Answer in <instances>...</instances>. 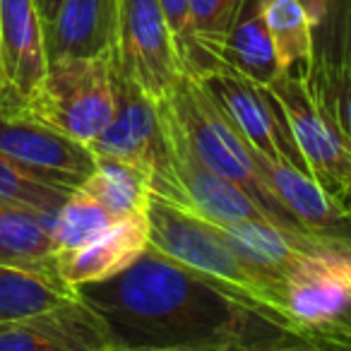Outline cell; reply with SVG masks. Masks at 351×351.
<instances>
[{
	"mask_svg": "<svg viewBox=\"0 0 351 351\" xmlns=\"http://www.w3.org/2000/svg\"><path fill=\"white\" fill-rule=\"evenodd\" d=\"M253 159L279 205L311 236L351 248V202L332 195L308 171L287 159H272L253 149Z\"/></svg>",
	"mask_w": 351,
	"mask_h": 351,
	"instance_id": "obj_12",
	"label": "cell"
},
{
	"mask_svg": "<svg viewBox=\"0 0 351 351\" xmlns=\"http://www.w3.org/2000/svg\"><path fill=\"white\" fill-rule=\"evenodd\" d=\"M149 245V221L145 215L125 217L108 226L99 239L77 250L58 253V274L68 289L104 282L130 267Z\"/></svg>",
	"mask_w": 351,
	"mask_h": 351,
	"instance_id": "obj_15",
	"label": "cell"
},
{
	"mask_svg": "<svg viewBox=\"0 0 351 351\" xmlns=\"http://www.w3.org/2000/svg\"><path fill=\"white\" fill-rule=\"evenodd\" d=\"M221 63L239 70L260 87H267L279 73L282 63L274 51L272 36L265 25L260 0H245L241 12L236 15L231 29L226 32L224 44L219 49Z\"/></svg>",
	"mask_w": 351,
	"mask_h": 351,
	"instance_id": "obj_18",
	"label": "cell"
},
{
	"mask_svg": "<svg viewBox=\"0 0 351 351\" xmlns=\"http://www.w3.org/2000/svg\"><path fill=\"white\" fill-rule=\"evenodd\" d=\"M260 10L282 68L308 77L313 63V29L301 0H260Z\"/></svg>",
	"mask_w": 351,
	"mask_h": 351,
	"instance_id": "obj_21",
	"label": "cell"
},
{
	"mask_svg": "<svg viewBox=\"0 0 351 351\" xmlns=\"http://www.w3.org/2000/svg\"><path fill=\"white\" fill-rule=\"evenodd\" d=\"M73 296L39 274L0 265V322H12Z\"/></svg>",
	"mask_w": 351,
	"mask_h": 351,
	"instance_id": "obj_24",
	"label": "cell"
},
{
	"mask_svg": "<svg viewBox=\"0 0 351 351\" xmlns=\"http://www.w3.org/2000/svg\"><path fill=\"white\" fill-rule=\"evenodd\" d=\"M53 219L56 215H46L20 202L0 200V265L27 269L63 291L75 293L58 274Z\"/></svg>",
	"mask_w": 351,
	"mask_h": 351,
	"instance_id": "obj_16",
	"label": "cell"
},
{
	"mask_svg": "<svg viewBox=\"0 0 351 351\" xmlns=\"http://www.w3.org/2000/svg\"><path fill=\"white\" fill-rule=\"evenodd\" d=\"M282 106L308 173L332 195L351 202V140L311 92L306 77L282 70L267 84Z\"/></svg>",
	"mask_w": 351,
	"mask_h": 351,
	"instance_id": "obj_7",
	"label": "cell"
},
{
	"mask_svg": "<svg viewBox=\"0 0 351 351\" xmlns=\"http://www.w3.org/2000/svg\"><path fill=\"white\" fill-rule=\"evenodd\" d=\"M161 8L166 12V20L178 44V53L183 56L188 46V25H191V0H161Z\"/></svg>",
	"mask_w": 351,
	"mask_h": 351,
	"instance_id": "obj_27",
	"label": "cell"
},
{
	"mask_svg": "<svg viewBox=\"0 0 351 351\" xmlns=\"http://www.w3.org/2000/svg\"><path fill=\"white\" fill-rule=\"evenodd\" d=\"M80 188L101 202L116 219L145 215L154 195L152 178L145 171L108 156H97V169Z\"/></svg>",
	"mask_w": 351,
	"mask_h": 351,
	"instance_id": "obj_19",
	"label": "cell"
},
{
	"mask_svg": "<svg viewBox=\"0 0 351 351\" xmlns=\"http://www.w3.org/2000/svg\"><path fill=\"white\" fill-rule=\"evenodd\" d=\"M49 70L36 0H0V104L25 106Z\"/></svg>",
	"mask_w": 351,
	"mask_h": 351,
	"instance_id": "obj_13",
	"label": "cell"
},
{
	"mask_svg": "<svg viewBox=\"0 0 351 351\" xmlns=\"http://www.w3.org/2000/svg\"><path fill=\"white\" fill-rule=\"evenodd\" d=\"M116 221L118 219L101 202L94 200L82 188H75L73 195L63 202V207L56 212L53 219V236L58 253H68V250H77L92 243Z\"/></svg>",
	"mask_w": 351,
	"mask_h": 351,
	"instance_id": "obj_23",
	"label": "cell"
},
{
	"mask_svg": "<svg viewBox=\"0 0 351 351\" xmlns=\"http://www.w3.org/2000/svg\"><path fill=\"white\" fill-rule=\"evenodd\" d=\"M116 108L108 125L89 142L94 156L121 159L142 169L152 178L154 195L188 210L183 188L173 171L169 125L159 101L147 97L130 77L116 68Z\"/></svg>",
	"mask_w": 351,
	"mask_h": 351,
	"instance_id": "obj_6",
	"label": "cell"
},
{
	"mask_svg": "<svg viewBox=\"0 0 351 351\" xmlns=\"http://www.w3.org/2000/svg\"><path fill=\"white\" fill-rule=\"evenodd\" d=\"M121 0H60L58 12L46 25V56H99L113 51Z\"/></svg>",
	"mask_w": 351,
	"mask_h": 351,
	"instance_id": "obj_17",
	"label": "cell"
},
{
	"mask_svg": "<svg viewBox=\"0 0 351 351\" xmlns=\"http://www.w3.org/2000/svg\"><path fill=\"white\" fill-rule=\"evenodd\" d=\"M161 101L166 104L176 125L181 128L186 142L202 164H207L212 171L243 188L272 224L282 226V229L303 231L267 188L253 159V147L236 130L234 123L219 111V106L207 97L205 89L197 84L193 75L183 73L181 80L176 82L173 92Z\"/></svg>",
	"mask_w": 351,
	"mask_h": 351,
	"instance_id": "obj_3",
	"label": "cell"
},
{
	"mask_svg": "<svg viewBox=\"0 0 351 351\" xmlns=\"http://www.w3.org/2000/svg\"><path fill=\"white\" fill-rule=\"evenodd\" d=\"M75 293L106 322L116 351L311 349L287 320L231 296L154 245L123 272Z\"/></svg>",
	"mask_w": 351,
	"mask_h": 351,
	"instance_id": "obj_1",
	"label": "cell"
},
{
	"mask_svg": "<svg viewBox=\"0 0 351 351\" xmlns=\"http://www.w3.org/2000/svg\"><path fill=\"white\" fill-rule=\"evenodd\" d=\"M195 80L255 152L272 159H287L306 171L282 106L267 87L255 84L226 63L197 75Z\"/></svg>",
	"mask_w": 351,
	"mask_h": 351,
	"instance_id": "obj_9",
	"label": "cell"
},
{
	"mask_svg": "<svg viewBox=\"0 0 351 351\" xmlns=\"http://www.w3.org/2000/svg\"><path fill=\"white\" fill-rule=\"evenodd\" d=\"M325 108L335 116V121L351 140V0H346L341 12L339 49L332 68Z\"/></svg>",
	"mask_w": 351,
	"mask_h": 351,
	"instance_id": "obj_26",
	"label": "cell"
},
{
	"mask_svg": "<svg viewBox=\"0 0 351 351\" xmlns=\"http://www.w3.org/2000/svg\"><path fill=\"white\" fill-rule=\"evenodd\" d=\"M73 191L75 188L44 181L36 173L0 154V200L20 202L46 215H56L63 207V202L73 195Z\"/></svg>",
	"mask_w": 351,
	"mask_h": 351,
	"instance_id": "obj_25",
	"label": "cell"
},
{
	"mask_svg": "<svg viewBox=\"0 0 351 351\" xmlns=\"http://www.w3.org/2000/svg\"><path fill=\"white\" fill-rule=\"evenodd\" d=\"M284 317L311 349H351V248L303 255L284 274Z\"/></svg>",
	"mask_w": 351,
	"mask_h": 351,
	"instance_id": "obj_5",
	"label": "cell"
},
{
	"mask_svg": "<svg viewBox=\"0 0 351 351\" xmlns=\"http://www.w3.org/2000/svg\"><path fill=\"white\" fill-rule=\"evenodd\" d=\"M0 351H116L97 311L77 293L12 322H0Z\"/></svg>",
	"mask_w": 351,
	"mask_h": 351,
	"instance_id": "obj_11",
	"label": "cell"
},
{
	"mask_svg": "<svg viewBox=\"0 0 351 351\" xmlns=\"http://www.w3.org/2000/svg\"><path fill=\"white\" fill-rule=\"evenodd\" d=\"M0 154L65 188H80L97 169V156L84 142L41 123L22 106L8 104H0Z\"/></svg>",
	"mask_w": 351,
	"mask_h": 351,
	"instance_id": "obj_10",
	"label": "cell"
},
{
	"mask_svg": "<svg viewBox=\"0 0 351 351\" xmlns=\"http://www.w3.org/2000/svg\"><path fill=\"white\" fill-rule=\"evenodd\" d=\"M113 60L154 101L173 92L186 70L161 0H121Z\"/></svg>",
	"mask_w": 351,
	"mask_h": 351,
	"instance_id": "obj_8",
	"label": "cell"
},
{
	"mask_svg": "<svg viewBox=\"0 0 351 351\" xmlns=\"http://www.w3.org/2000/svg\"><path fill=\"white\" fill-rule=\"evenodd\" d=\"M58 5H60V0H36V8H39V12H41L44 27L56 17V12H58Z\"/></svg>",
	"mask_w": 351,
	"mask_h": 351,
	"instance_id": "obj_28",
	"label": "cell"
},
{
	"mask_svg": "<svg viewBox=\"0 0 351 351\" xmlns=\"http://www.w3.org/2000/svg\"><path fill=\"white\" fill-rule=\"evenodd\" d=\"M147 221L149 245H154L159 253L191 267L195 274L215 282L248 306L287 320L284 282L250 265L221 226L159 195H152Z\"/></svg>",
	"mask_w": 351,
	"mask_h": 351,
	"instance_id": "obj_2",
	"label": "cell"
},
{
	"mask_svg": "<svg viewBox=\"0 0 351 351\" xmlns=\"http://www.w3.org/2000/svg\"><path fill=\"white\" fill-rule=\"evenodd\" d=\"M245 0H191L188 46L181 56L183 70L193 77L221 65L219 49Z\"/></svg>",
	"mask_w": 351,
	"mask_h": 351,
	"instance_id": "obj_20",
	"label": "cell"
},
{
	"mask_svg": "<svg viewBox=\"0 0 351 351\" xmlns=\"http://www.w3.org/2000/svg\"><path fill=\"white\" fill-rule=\"evenodd\" d=\"M113 51L51 60L46 77L25 111L77 142H89L108 125L116 108Z\"/></svg>",
	"mask_w": 351,
	"mask_h": 351,
	"instance_id": "obj_4",
	"label": "cell"
},
{
	"mask_svg": "<svg viewBox=\"0 0 351 351\" xmlns=\"http://www.w3.org/2000/svg\"><path fill=\"white\" fill-rule=\"evenodd\" d=\"M346 0H301L303 10L313 29V63L308 70V87L315 94L317 104L325 106L330 89L332 68L339 49V27Z\"/></svg>",
	"mask_w": 351,
	"mask_h": 351,
	"instance_id": "obj_22",
	"label": "cell"
},
{
	"mask_svg": "<svg viewBox=\"0 0 351 351\" xmlns=\"http://www.w3.org/2000/svg\"><path fill=\"white\" fill-rule=\"evenodd\" d=\"M164 108L166 125H169L171 152H173V171L181 183L186 205L191 212L215 221V224H231V221L258 219L269 221L267 215L250 200V195L234 181L224 178L221 173L212 171L207 164L197 159V154L191 149V145L183 137L181 128L176 125L173 116L166 108L164 101H159Z\"/></svg>",
	"mask_w": 351,
	"mask_h": 351,
	"instance_id": "obj_14",
	"label": "cell"
}]
</instances>
